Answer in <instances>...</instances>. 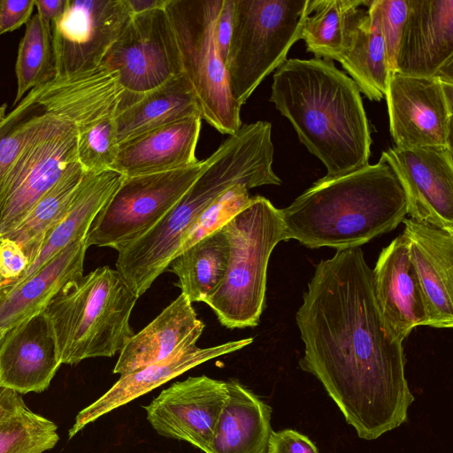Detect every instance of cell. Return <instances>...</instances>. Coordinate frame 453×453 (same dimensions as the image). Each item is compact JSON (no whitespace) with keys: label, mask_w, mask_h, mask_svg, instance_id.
Instances as JSON below:
<instances>
[{"label":"cell","mask_w":453,"mask_h":453,"mask_svg":"<svg viewBox=\"0 0 453 453\" xmlns=\"http://www.w3.org/2000/svg\"><path fill=\"white\" fill-rule=\"evenodd\" d=\"M280 211L284 241L342 250L361 247L395 229L405 219L407 205L395 173L379 161L319 179Z\"/></svg>","instance_id":"4"},{"label":"cell","mask_w":453,"mask_h":453,"mask_svg":"<svg viewBox=\"0 0 453 453\" xmlns=\"http://www.w3.org/2000/svg\"><path fill=\"white\" fill-rule=\"evenodd\" d=\"M227 397L226 381L201 375L173 383L144 409L148 421L158 434L185 441L204 453H211V442Z\"/></svg>","instance_id":"15"},{"label":"cell","mask_w":453,"mask_h":453,"mask_svg":"<svg viewBox=\"0 0 453 453\" xmlns=\"http://www.w3.org/2000/svg\"><path fill=\"white\" fill-rule=\"evenodd\" d=\"M253 338L232 341L209 348L187 347L164 360L120 376L119 380L96 401L81 410L69 429L71 439L87 425L103 415L151 391L168 380L215 357L237 351Z\"/></svg>","instance_id":"21"},{"label":"cell","mask_w":453,"mask_h":453,"mask_svg":"<svg viewBox=\"0 0 453 453\" xmlns=\"http://www.w3.org/2000/svg\"><path fill=\"white\" fill-rule=\"evenodd\" d=\"M272 126L257 121L242 127L203 159L197 177L164 218L148 233L118 252L116 270L140 297L168 267L200 214L234 185L249 189L280 185L273 170Z\"/></svg>","instance_id":"3"},{"label":"cell","mask_w":453,"mask_h":453,"mask_svg":"<svg viewBox=\"0 0 453 453\" xmlns=\"http://www.w3.org/2000/svg\"><path fill=\"white\" fill-rule=\"evenodd\" d=\"M203 165L198 163L167 172L124 176L93 219L85 242L118 252L148 233L176 204Z\"/></svg>","instance_id":"9"},{"label":"cell","mask_w":453,"mask_h":453,"mask_svg":"<svg viewBox=\"0 0 453 453\" xmlns=\"http://www.w3.org/2000/svg\"><path fill=\"white\" fill-rule=\"evenodd\" d=\"M61 365L43 311L8 330L0 344V388L19 394L48 388Z\"/></svg>","instance_id":"18"},{"label":"cell","mask_w":453,"mask_h":453,"mask_svg":"<svg viewBox=\"0 0 453 453\" xmlns=\"http://www.w3.org/2000/svg\"><path fill=\"white\" fill-rule=\"evenodd\" d=\"M103 64L118 73L123 89L119 110L181 75L177 44L165 9L133 14Z\"/></svg>","instance_id":"11"},{"label":"cell","mask_w":453,"mask_h":453,"mask_svg":"<svg viewBox=\"0 0 453 453\" xmlns=\"http://www.w3.org/2000/svg\"><path fill=\"white\" fill-rule=\"evenodd\" d=\"M196 115L200 116V112L191 88L182 74L178 75L117 111L114 116L117 140L121 144Z\"/></svg>","instance_id":"28"},{"label":"cell","mask_w":453,"mask_h":453,"mask_svg":"<svg viewBox=\"0 0 453 453\" xmlns=\"http://www.w3.org/2000/svg\"><path fill=\"white\" fill-rule=\"evenodd\" d=\"M228 257L229 243L221 227L176 255L168 267L178 277L175 286L191 303H204L222 282Z\"/></svg>","instance_id":"29"},{"label":"cell","mask_w":453,"mask_h":453,"mask_svg":"<svg viewBox=\"0 0 453 453\" xmlns=\"http://www.w3.org/2000/svg\"><path fill=\"white\" fill-rule=\"evenodd\" d=\"M410 258L419 281L427 324L453 326V233L412 219H404Z\"/></svg>","instance_id":"17"},{"label":"cell","mask_w":453,"mask_h":453,"mask_svg":"<svg viewBox=\"0 0 453 453\" xmlns=\"http://www.w3.org/2000/svg\"><path fill=\"white\" fill-rule=\"evenodd\" d=\"M380 23L391 73H395L396 56L409 10L408 0H378Z\"/></svg>","instance_id":"36"},{"label":"cell","mask_w":453,"mask_h":453,"mask_svg":"<svg viewBox=\"0 0 453 453\" xmlns=\"http://www.w3.org/2000/svg\"><path fill=\"white\" fill-rule=\"evenodd\" d=\"M17 92L13 107L32 89L41 87L56 76L50 24L37 13L26 24L15 64Z\"/></svg>","instance_id":"32"},{"label":"cell","mask_w":453,"mask_h":453,"mask_svg":"<svg viewBox=\"0 0 453 453\" xmlns=\"http://www.w3.org/2000/svg\"><path fill=\"white\" fill-rule=\"evenodd\" d=\"M87 249L85 239L74 242L25 280L4 284L0 288V329L8 331L42 312L67 283L82 277Z\"/></svg>","instance_id":"24"},{"label":"cell","mask_w":453,"mask_h":453,"mask_svg":"<svg viewBox=\"0 0 453 453\" xmlns=\"http://www.w3.org/2000/svg\"><path fill=\"white\" fill-rule=\"evenodd\" d=\"M29 264L27 256L19 243L0 236V278L4 284L19 279Z\"/></svg>","instance_id":"38"},{"label":"cell","mask_w":453,"mask_h":453,"mask_svg":"<svg viewBox=\"0 0 453 453\" xmlns=\"http://www.w3.org/2000/svg\"><path fill=\"white\" fill-rule=\"evenodd\" d=\"M122 95L118 73L102 64L85 72L55 77L42 86L35 104L77 129L115 116Z\"/></svg>","instance_id":"19"},{"label":"cell","mask_w":453,"mask_h":453,"mask_svg":"<svg viewBox=\"0 0 453 453\" xmlns=\"http://www.w3.org/2000/svg\"><path fill=\"white\" fill-rule=\"evenodd\" d=\"M234 0H224L217 22L216 35L219 51L226 61L233 32Z\"/></svg>","instance_id":"41"},{"label":"cell","mask_w":453,"mask_h":453,"mask_svg":"<svg viewBox=\"0 0 453 453\" xmlns=\"http://www.w3.org/2000/svg\"><path fill=\"white\" fill-rule=\"evenodd\" d=\"M44 116L43 112L21 120L0 141V185L43 121Z\"/></svg>","instance_id":"37"},{"label":"cell","mask_w":453,"mask_h":453,"mask_svg":"<svg viewBox=\"0 0 453 453\" xmlns=\"http://www.w3.org/2000/svg\"><path fill=\"white\" fill-rule=\"evenodd\" d=\"M228 397L211 442V453H267L271 407L236 380L226 381Z\"/></svg>","instance_id":"26"},{"label":"cell","mask_w":453,"mask_h":453,"mask_svg":"<svg viewBox=\"0 0 453 453\" xmlns=\"http://www.w3.org/2000/svg\"><path fill=\"white\" fill-rule=\"evenodd\" d=\"M222 228L229 243L227 268L219 287L204 303L222 326L253 327L265 305L270 256L284 241L281 211L265 197L256 196Z\"/></svg>","instance_id":"6"},{"label":"cell","mask_w":453,"mask_h":453,"mask_svg":"<svg viewBox=\"0 0 453 453\" xmlns=\"http://www.w3.org/2000/svg\"><path fill=\"white\" fill-rule=\"evenodd\" d=\"M139 296L124 277L98 267L67 283L42 311L60 364L113 357L134 334L130 316Z\"/></svg>","instance_id":"5"},{"label":"cell","mask_w":453,"mask_h":453,"mask_svg":"<svg viewBox=\"0 0 453 453\" xmlns=\"http://www.w3.org/2000/svg\"><path fill=\"white\" fill-rule=\"evenodd\" d=\"M123 179L124 175L114 170L85 173L67 211L42 242L35 260L19 279L6 285L25 280L65 247L85 239L96 215Z\"/></svg>","instance_id":"25"},{"label":"cell","mask_w":453,"mask_h":453,"mask_svg":"<svg viewBox=\"0 0 453 453\" xmlns=\"http://www.w3.org/2000/svg\"><path fill=\"white\" fill-rule=\"evenodd\" d=\"M204 328L182 293L120 350L113 372L122 375L168 358L196 345Z\"/></svg>","instance_id":"23"},{"label":"cell","mask_w":453,"mask_h":453,"mask_svg":"<svg viewBox=\"0 0 453 453\" xmlns=\"http://www.w3.org/2000/svg\"><path fill=\"white\" fill-rule=\"evenodd\" d=\"M224 0H166L165 12L178 48L181 74L202 120L223 134L242 127L241 105L229 87L216 27Z\"/></svg>","instance_id":"7"},{"label":"cell","mask_w":453,"mask_h":453,"mask_svg":"<svg viewBox=\"0 0 453 453\" xmlns=\"http://www.w3.org/2000/svg\"><path fill=\"white\" fill-rule=\"evenodd\" d=\"M267 453H319V450L306 435L293 429H283L272 431Z\"/></svg>","instance_id":"39"},{"label":"cell","mask_w":453,"mask_h":453,"mask_svg":"<svg viewBox=\"0 0 453 453\" xmlns=\"http://www.w3.org/2000/svg\"><path fill=\"white\" fill-rule=\"evenodd\" d=\"M132 15L127 0H68L50 24L55 77L101 65Z\"/></svg>","instance_id":"13"},{"label":"cell","mask_w":453,"mask_h":453,"mask_svg":"<svg viewBox=\"0 0 453 453\" xmlns=\"http://www.w3.org/2000/svg\"><path fill=\"white\" fill-rule=\"evenodd\" d=\"M368 0H311L301 31L308 52L317 58L340 61L351 30Z\"/></svg>","instance_id":"30"},{"label":"cell","mask_w":453,"mask_h":453,"mask_svg":"<svg viewBox=\"0 0 453 453\" xmlns=\"http://www.w3.org/2000/svg\"><path fill=\"white\" fill-rule=\"evenodd\" d=\"M133 14L164 8L166 0H127Z\"/></svg>","instance_id":"45"},{"label":"cell","mask_w":453,"mask_h":453,"mask_svg":"<svg viewBox=\"0 0 453 453\" xmlns=\"http://www.w3.org/2000/svg\"><path fill=\"white\" fill-rule=\"evenodd\" d=\"M19 395L13 390L0 388V420L24 403Z\"/></svg>","instance_id":"44"},{"label":"cell","mask_w":453,"mask_h":453,"mask_svg":"<svg viewBox=\"0 0 453 453\" xmlns=\"http://www.w3.org/2000/svg\"><path fill=\"white\" fill-rule=\"evenodd\" d=\"M311 0H234L225 61L231 93L242 106L301 39Z\"/></svg>","instance_id":"8"},{"label":"cell","mask_w":453,"mask_h":453,"mask_svg":"<svg viewBox=\"0 0 453 453\" xmlns=\"http://www.w3.org/2000/svg\"><path fill=\"white\" fill-rule=\"evenodd\" d=\"M68 0H35L36 13L51 24L65 11Z\"/></svg>","instance_id":"43"},{"label":"cell","mask_w":453,"mask_h":453,"mask_svg":"<svg viewBox=\"0 0 453 453\" xmlns=\"http://www.w3.org/2000/svg\"><path fill=\"white\" fill-rule=\"evenodd\" d=\"M202 128L199 115L156 128L119 144L112 170L126 177L193 165Z\"/></svg>","instance_id":"22"},{"label":"cell","mask_w":453,"mask_h":453,"mask_svg":"<svg viewBox=\"0 0 453 453\" xmlns=\"http://www.w3.org/2000/svg\"><path fill=\"white\" fill-rule=\"evenodd\" d=\"M296 320L299 367L313 375L357 436L375 440L403 425L414 401L401 341L382 315L361 247L321 260Z\"/></svg>","instance_id":"1"},{"label":"cell","mask_w":453,"mask_h":453,"mask_svg":"<svg viewBox=\"0 0 453 453\" xmlns=\"http://www.w3.org/2000/svg\"><path fill=\"white\" fill-rule=\"evenodd\" d=\"M2 1H3V0H0V7H1Z\"/></svg>","instance_id":"49"},{"label":"cell","mask_w":453,"mask_h":453,"mask_svg":"<svg viewBox=\"0 0 453 453\" xmlns=\"http://www.w3.org/2000/svg\"><path fill=\"white\" fill-rule=\"evenodd\" d=\"M395 73L453 83V0H408Z\"/></svg>","instance_id":"16"},{"label":"cell","mask_w":453,"mask_h":453,"mask_svg":"<svg viewBox=\"0 0 453 453\" xmlns=\"http://www.w3.org/2000/svg\"><path fill=\"white\" fill-rule=\"evenodd\" d=\"M270 101L324 164V178L369 165L371 127L360 90L332 60L287 59L273 74Z\"/></svg>","instance_id":"2"},{"label":"cell","mask_w":453,"mask_h":453,"mask_svg":"<svg viewBox=\"0 0 453 453\" xmlns=\"http://www.w3.org/2000/svg\"><path fill=\"white\" fill-rule=\"evenodd\" d=\"M6 332H7V331H4V330L0 329V344H1V342H2V341H3V339H4V335H5V334H6Z\"/></svg>","instance_id":"47"},{"label":"cell","mask_w":453,"mask_h":453,"mask_svg":"<svg viewBox=\"0 0 453 453\" xmlns=\"http://www.w3.org/2000/svg\"><path fill=\"white\" fill-rule=\"evenodd\" d=\"M6 110H7V104H3L0 105V124L7 117Z\"/></svg>","instance_id":"46"},{"label":"cell","mask_w":453,"mask_h":453,"mask_svg":"<svg viewBox=\"0 0 453 453\" xmlns=\"http://www.w3.org/2000/svg\"><path fill=\"white\" fill-rule=\"evenodd\" d=\"M380 161L395 173L411 219L453 233V150L395 146Z\"/></svg>","instance_id":"14"},{"label":"cell","mask_w":453,"mask_h":453,"mask_svg":"<svg viewBox=\"0 0 453 453\" xmlns=\"http://www.w3.org/2000/svg\"><path fill=\"white\" fill-rule=\"evenodd\" d=\"M35 0H3L0 7V35L19 29L33 16Z\"/></svg>","instance_id":"40"},{"label":"cell","mask_w":453,"mask_h":453,"mask_svg":"<svg viewBox=\"0 0 453 453\" xmlns=\"http://www.w3.org/2000/svg\"><path fill=\"white\" fill-rule=\"evenodd\" d=\"M385 98L395 147L452 150V82L395 73Z\"/></svg>","instance_id":"12"},{"label":"cell","mask_w":453,"mask_h":453,"mask_svg":"<svg viewBox=\"0 0 453 453\" xmlns=\"http://www.w3.org/2000/svg\"><path fill=\"white\" fill-rule=\"evenodd\" d=\"M44 113L43 121L0 185V236L11 231L77 161L75 126Z\"/></svg>","instance_id":"10"},{"label":"cell","mask_w":453,"mask_h":453,"mask_svg":"<svg viewBox=\"0 0 453 453\" xmlns=\"http://www.w3.org/2000/svg\"><path fill=\"white\" fill-rule=\"evenodd\" d=\"M360 12L340 59L344 70L371 101L385 97L392 75L380 30L378 0H368Z\"/></svg>","instance_id":"27"},{"label":"cell","mask_w":453,"mask_h":453,"mask_svg":"<svg viewBox=\"0 0 453 453\" xmlns=\"http://www.w3.org/2000/svg\"><path fill=\"white\" fill-rule=\"evenodd\" d=\"M41 87L32 89L20 103L7 114L5 119L0 124V141L29 112L36 104L35 99L40 93Z\"/></svg>","instance_id":"42"},{"label":"cell","mask_w":453,"mask_h":453,"mask_svg":"<svg viewBox=\"0 0 453 453\" xmlns=\"http://www.w3.org/2000/svg\"><path fill=\"white\" fill-rule=\"evenodd\" d=\"M372 280L380 310L401 341L414 327L426 326L425 301L403 234L380 253Z\"/></svg>","instance_id":"20"},{"label":"cell","mask_w":453,"mask_h":453,"mask_svg":"<svg viewBox=\"0 0 453 453\" xmlns=\"http://www.w3.org/2000/svg\"><path fill=\"white\" fill-rule=\"evenodd\" d=\"M249 190L246 186L234 185L217 197L200 214L187 232L176 255L185 251L198 241L221 228L227 221L243 210L253 197L250 195Z\"/></svg>","instance_id":"35"},{"label":"cell","mask_w":453,"mask_h":453,"mask_svg":"<svg viewBox=\"0 0 453 453\" xmlns=\"http://www.w3.org/2000/svg\"><path fill=\"white\" fill-rule=\"evenodd\" d=\"M57 425L25 403L0 420V453H43L59 440Z\"/></svg>","instance_id":"33"},{"label":"cell","mask_w":453,"mask_h":453,"mask_svg":"<svg viewBox=\"0 0 453 453\" xmlns=\"http://www.w3.org/2000/svg\"><path fill=\"white\" fill-rule=\"evenodd\" d=\"M84 174L78 160L72 163L58 182L30 208L22 219L11 231L1 235L19 243L30 264L39 253L48 234L65 215Z\"/></svg>","instance_id":"31"},{"label":"cell","mask_w":453,"mask_h":453,"mask_svg":"<svg viewBox=\"0 0 453 453\" xmlns=\"http://www.w3.org/2000/svg\"><path fill=\"white\" fill-rule=\"evenodd\" d=\"M119 150L114 116L77 128V160L85 173L112 170Z\"/></svg>","instance_id":"34"},{"label":"cell","mask_w":453,"mask_h":453,"mask_svg":"<svg viewBox=\"0 0 453 453\" xmlns=\"http://www.w3.org/2000/svg\"><path fill=\"white\" fill-rule=\"evenodd\" d=\"M4 284V281L0 278V288H2V286Z\"/></svg>","instance_id":"48"}]
</instances>
